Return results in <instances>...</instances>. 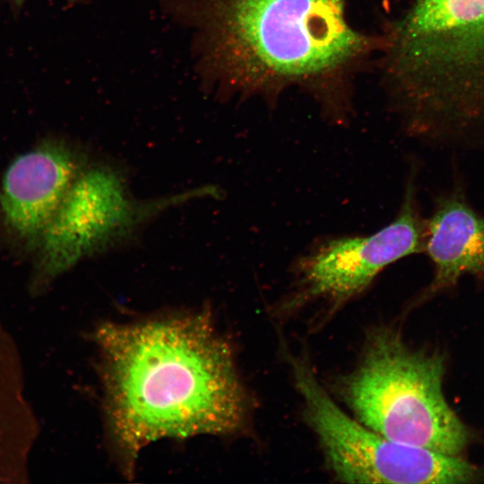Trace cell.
I'll use <instances>...</instances> for the list:
<instances>
[{
  "label": "cell",
  "mask_w": 484,
  "mask_h": 484,
  "mask_svg": "<svg viewBox=\"0 0 484 484\" xmlns=\"http://www.w3.org/2000/svg\"><path fill=\"white\" fill-rule=\"evenodd\" d=\"M84 163L82 156L61 140L43 141L17 156L0 188L5 229L27 246L37 247Z\"/></svg>",
  "instance_id": "8"
},
{
  "label": "cell",
  "mask_w": 484,
  "mask_h": 484,
  "mask_svg": "<svg viewBox=\"0 0 484 484\" xmlns=\"http://www.w3.org/2000/svg\"><path fill=\"white\" fill-rule=\"evenodd\" d=\"M13 1V3L17 4H21L23 3L24 0H11Z\"/></svg>",
  "instance_id": "11"
},
{
  "label": "cell",
  "mask_w": 484,
  "mask_h": 484,
  "mask_svg": "<svg viewBox=\"0 0 484 484\" xmlns=\"http://www.w3.org/2000/svg\"><path fill=\"white\" fill-rule=\"evenodd\" d=\"M444 375L441 354L414 350L397 330L380 327L369 333L341 391L354 417L374 431L460 456L470 433L445 401Z\"/></svg>",
  "instance_id": "4"
},
{
  "label": "cell",
  "mask_w": 484,
  "mask_h": 484,
  "mask_svg": "<svg viewBox=\"0 0 484 484\" xmlns=\"http://www.w3.org/2000/svg\"><path fill=\"white\" fill-rule=\"evenodd\" d=\"M191 196L136 203L118 174L106 167L83 169L50 224L39 248L38 287L45 286L82 258L108 246L162 208Z\"/></svg>",
  "instance_id": "6"
},
{
  "label": "cell",
  "mask_w": 484,
  "mask_h": 484,
  "mask_svg": "<svg viewBox=\"0 0 484 484\" xmlns=\"http://www.w3.org/2000/svg\"><path fill=\"white\" fill-rule=\"evenodd\" d=\"M16 349L0 324V482L20 469L37 435Z\"/></svg>",
  "instance_id": "10"
},
{
  "label": "cell",
  "mask_w": 484,
  "mask_h": 484,
  "mask_svg": "<svg viewBox=\"0 0 484 484\" xmlns=\"http://www.w3.org/2000/svg\"><path fill=\"white\" fill-rule=\"evenodd\" d=\"M93 341L108 436L125 477L159 439L247 429L250 399L210 311L105 322Z\"/></svg>",
  "instance_id": "1"
},
{
  "label": "cell",
  "mask_w": 484,
  "mask_h": 484,
  "mask_svg": "<svg viewBox=\"0 0 484 484\" xmlns=\"http://www.w3.org/2000/svg\"><path fill=\"white\" fill-rule=\"evenodd\" d=\"M305 417L333 475L348 483L461 484L480 477L461 456L389 439L349 416L330 397L310 365L291 358Z\"/></svg>",
  "instance_id": "5"
},
{
  "label": "cell",
  "mask_w": 484,
  "mask_h": 484,
  "mask_svg": "<svg viewBox=\"0 0 484 484\" xmlns=\"http://www.w3.org/2000/svg\"><path fill=\"white\" fill-rule=\"evenodd\" d=\"M385 26L381 69L411 137L484 142V0H407Z\"/></svg>",
  "instance_id": "3"
},
{
  "label": "cell",
  "mask_w": 484,
  "mask_h": 484,
  "mask_svg": "<svg viewBox=\"0 0 484 484\" xmlns=\"http://www.w3.org/2000/svg\"><path fill=\"white\" fill-rule=\"evenodd\" d=\"M196 13L209 63L235 91L272 99L298 86L338 124L348 76L383 43L350 25L345 0H199Z\"/></svg>",
  "instance_id": "2"
},
{
  "label": "cell",
  "mask_w": 484,
  "mask_h": 484,
  "mask_svg": "<svg viewBox=\"0 0 484 484\" xmlns=\"http://www.w3.org/2000/svg\"><path fill=\"white\" fill-rule=\"evenodd\" d=\"M426 231L412 171L392 222L371 235L327 238L298 257L294 265L295 299L324 300L334 307L350 301L388 265L424 253Z\"/></svg>",
  "instance_id": "7"
},
{
  "label": "cell",
  "mask_w": 484,
  "mask_h": 484,
  "mask_svg": "<svg viewBox=\"0 0 484 484\" xmlns=\"http://www.w3.org/2000/svg\"><path fill=\"white\" fill-rule=\"evenodd\" d=\"M424 253L434 273L420 299L450 289L462 275L484 277V216L468 203L460 186L435 198Z\"/></svg>",
  "instance_id": "9"
}]
</instances>
